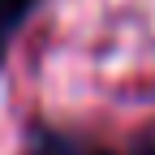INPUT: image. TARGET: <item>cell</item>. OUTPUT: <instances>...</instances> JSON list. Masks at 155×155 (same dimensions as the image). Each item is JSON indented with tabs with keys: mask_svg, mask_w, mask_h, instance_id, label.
<instances>
[{
	"mask_svg": "<svg viewBox=\"0 0 155 155\" xmlns=\"http://www.w3.org/2000/svg\"><path fill=\"white\" fill-rule=\"evenodd\" d=\"M26 9H30V0H0V26L13 22V17H22Z\"/></svg>",
	"mask_w": 155,
	"mask_h": 155,
	"instance_id": "cell-1",
	"label": "cell"
},
{
	"mask_svg": "<svg viewBox=\"0 0 155 155\" xmlns=\"http://www.w3.org/2000/svg\"><path fill=\"white\" fill-rule=\"evenodd\" d=\"M0 61H5V26H0Z\"/></svg>",
	"mask_w": 155,
	"mask_h": 155,
	"instance_id": "cell-2",
	"label": "cell"
},
{
	"mask_svg": "<svg viewBox=\"0 0 155 155\" xmlns=\"http://www.w3.org/2000/svg\"><path fill=\"white\" fill-rule=\"evenodd\" d=\"M35 155H61V151H52V147H43V151H35Z\"/></svg>",
	"mask_w": 155,
	"mask_h": 155,
	"instance_id": "cell-3",
	"label": "cell"
},
{
	"mask_svg": "<svg viewBox=\"0 0 155 155\" xmlns=\"http://www.w3.org/2000/svg\"><path fill=\"white\" fill-rule=\"evenodd\" d=\"M138 155H155V147H142V151H138Z\"/></svg>",
	"mask_w": 155,
	"mask_h": 155,
	"instance_id": "cell-4",
	"label": "cell"
}]
</instances>
